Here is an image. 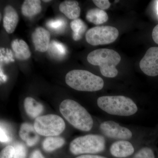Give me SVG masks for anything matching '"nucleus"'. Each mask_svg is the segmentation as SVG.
I'll return each mask as SVG.
<instances>
[{"instance_id": "f257e3e1", "label": "nucleus", "mask_w": 158, "mask_h": 158, "mask_svg": "<svg viewBox=\"0 0 158 158\" xmlns=\"http://www.w3.org/2000/svg\"><path fill=\"white\" fill-rule=\"evenodd\" d=\"M59 110L65 119L77 129L88 131L93 127L92 117L87 110L77 102L65 100L61 102Z\"/></svg>"}, {"instance_id": "ddd939ff", "label": "nucleus", "mask_w": 158, "mask_h": 158, "mask_svg": "<svg viewBox=\"0 0 158 158\" xmlns=\"http://www.w3.org/2000/svg\"><path fill=\"white\" fill-rule=\"evenodd\" d=\"M39 134L36 132L34 126L27 123L21 125L19 131V137L30 147L35 145L39 140Z\"/></svg>"}, {"instance_id": "7c9ffc66", "label": "nucleus", "mask_w": 158, "mask_h": 158, "mask_svg": "<svg viewBox=\"0 0 158 158\" xmlns=\"http://www.w3.org/2000/svg\"><path fill=\"white\" fill-rule=\"evenodd\" d=\"M76 158H107L101 156L94 155H82Z\"/></svg>"}, {"instance_id": "cd10ccee", "label": "nucleus", "mask_w": 158, "mask_h": 158, "mask_svg": "<svg viewBox=\"0 0 158 158\" xmlns=\"http://www.w3.org/2000/svg\"><path fill=\"white\" fill-rule=\"evenodd\" d=\"M93 3L100 9L105 10L110 8V3L108 0H94Z\"/></svg>"}, {"instance_id": "473e14b6", "label": "nucleus", "mask_w": 158, "mask_h": 158, "mask_svg": "<svg viewBox=\"0 0 158 158\" xmlns=\"http://www.w3.org/2000/svg\"><path fill=\"white\" fill-rule=\"evenodd\" d=\"M156 10H157V14L158 15V1H156Z\"/></svg>"}, {"instance_id": "a211bd4d", "label": "nucleus", "mask_w": 158, "mask_h": 158, "mask_svg": "<svg viewBox=\"0 0 158 158\" xmlns=\"http://www.w3.org/2000/svg\"><path fill=\"white\" fill-rule=\"evenodd\" d=\"M86 18L89 22L97 25L106 22L109 19L106 12L98 8H94L88 10L86 14Z\"/></svg>"}, {"instance_id": "c85d7f7f", "label": "nucleus", "mask_w": 158, "mask_h": 158, "mask_svg": "<svg viewBox=\"0 0 158 158\" xmlns=\"http://www.w3.org/2000/svg\"><path fill=\"white\" fill-rule=\"evenodd\" d=\"M30 158H45L43 155L42 153L39 150L34 151L30 156Z\"/></svg>"}, {"instance_id": "4468645a", "label": "nucleus", "mask_w": 158, "mask_h": 158, "mask_svg": "<svg viewBox=\"0 0 158 158\" xmlns=\"http://www.w3.org/2000/svg\"><path fill=\"white\" fill-rule=\"evenodd\" d=\"M60 11L70 19H78L81 14V8L76 1L66 0L60 3L59 6Z\"/></svg>"}, {"instance_id": "1a4fd4ad", "label": "nucleus", "mask_w": 158, "mask_h": 158, "mask_svg": "<svg viewBox=\"0 0 158 158\" xmlns=\"http://www.w3.org/2000/svg\"><path fill=\"white\" fill-rule=\"evenodd\" d=\"M139 66L142 71L148 76L158 75V47L148 50L140 61Z\"/></svg>"}, {"instance_id": "9d476101", "label": "nucleus", "mask_w": 158, "mask_h": 158, "mask_svg": "<svg viewBox=\"0 0 158 158\" xmlns=\"http://www.w3.org/2000/svg\"><path fill=\"white\" fill-rule=\"evenodd\" d=\"M32 38L36 51L44 52L48 49L51 43V34L48 30L38 27L32 34Z\"/></svg>"}, {"instance_id": "423d86ee", "label": "nucleus", "mask_w": 158, "mask_h": 158, "mask_svg": "<svg viewBox=\"0 0 158 158\" xmlns=\"http://www.w3.org/2000/svg\"><path fill=\"white\" fill-rule=\"evenodd\" d=\"M34 127L39 135L53 137L60 135L65 127L63 118L54 114L40 116L35 119Z\"/></svg>"}, {"instance_id": "9b49d317", "label": "nucleus", "mask_w": 158, "mask_h": 158, "mask_svg": "<svg viewBox=\"0 0 158 158\" xmlns=\"http://www.w3.org/2000/svg\"><path fill=\"white\" fill-rule=\"evenodd\" d=\"M110 152L113 156L118 158L127 157L135 152L132 144L126 140H120L112 144L110 148Z\"/></svg>"}, {"instance_id": "4be33fe9", "label": "nucleus", "mask_w": 158, "mask_h": 158, "mask_svg": "<svg viewBox=\"0 0 158 158\" xmlns=\"http://www.w3.org/2000/svg\"><path fill=\"white\" fill-rule=\"evenodd\" d=\"M66 24L65 19L59 18L48 21L46 25L47 27L52 31L59 33L64 31Z\"/></svg>"}, {"instance_id": "f8f14e48", "label": "nucleus", "mask_w": 158, "mask_h": 158, "mask_svg": "<svg viewBox=\"0 0 158 158\" xmlns=\"http://www.w3.org/2000/svg\"><path fill=\"white\" fill-rule=\"evenodd\" d=\"M19 20L18 14L12 6L8 5L5 7L3 18V26L8 34H12L16 29Z\"/></svg>"}, {"instance_id": "f3484780", "label": "nucleus", "mask_w": 158, "mask_h": 158, "mask_svg": "<svg viewBox=\"0 0 158 158\" xmlns=\"http://www.w3.org/2000/svg\"><path fill=\"white\" fill-rule=\"evenodd\" d=\"M39 0H26L22 6V13L25 17L31 18L39 14L42 7Z\"/></svg>"}, {"instance_id": "c756f323", "label": "nucleus", "mask_w": 158, "mask_h": 158, "mask_svg": "<svg viewBox=\"0 0 158 158\" xmlns=\"http://www.w3.org/2000/svg\"><path fill=\"white\" fill-rule=\"evenodd\" d=\"M152 37L154 42L158 44V24L153 30Z\"/></svg>"}, {"instance_id": "2f4dec72", "label": "nucleus", "mask_w": 158, "mask_h": 158, "mask_svg": "<svg viewBox=\"0 0 158 158\" xmlns=\"http://www.w3.org/2000/svg\"><path fill=\"white\" fill-rule=\"evenodd\" d=\"M0 77H1V82H6L7 80V77L6 74H4L3 71V69H2V67H1L0 69Z\"/></svg>"}, {"instance_id": "39448f33", "label": "nucleus", "mask_w": 158, "mask_h": 158, "mask_svg": "<svg viewBox=\"0 0 158 158\" xmlns=\"http://www.w3.org/2000/svg\"><path fill=\"white\" fill-rule=\"evenodd\" d=\"M106 148V140L103 136L98 135H88L74 139L69 145L73 154L87 155L104 151Z\"/></svg>"}, {"instance_id": "6e6552de", "label": "nucleus", "mask_w": 158, "mask_h": 158, "mask_svg": "<svg viewBox=\"0 0 158 158\" xmlns=\"http://www.w3.org/2000/svg\"><path fill=\"white\" fill-rule=\"evenodd\" d=\"M100 129L104 135L113 139L127 140L132 137V133L129 129L123 127L112 120L102 123Z\"/></svg>"}, {"instance_id": "aec40b11", "label": "nucleus", "mask_w": 158, "mask_h": 158, "mask_svg": "<svg viewBox=\"0 0 158 158\" xmlns=\"http://www.w3.org/2000/svg\"><path fill=\"white\" fill-rule=\"evenodd\" d=\"M70 27L73 31V39L75 41L81 39L88 28L86 24L80 19L73 20L70 23Z\"/></svg>"}, {"instance_id": "f03ea898", "label": "nucleus", "mask_w": 158, "mask_h": 158, "mask_svg": "<svg viewBox=\"0 0 158 158\" xmlns=\"http://www.w3.org/2000/svg\"><path fill=\"white\" fill-rule=\"evenodd\" d=\"M87 60L91 65L99 66L101 73L103 76L113 78L118 74L116 67L121 61V57L113 50L101 48L90 52Z\"/></svg>"}, {"instance_id": "b1692460", "label": "nucleus", "mask_w": 158, "mask_h": 158, "mask_svg": "<svg viewBox=\"0 0 158 158\" xmlns=\"http://www.w3.org/2000/svg\"><path fill=\"white\" fill-rule=\"evenodd\" d=\"M11 133L6 124L1 122L0 127V141L2 143H7L11 140Z\"/></svg>"}, {"instance_id": "a878e982", "label": "nucleus", "mask_w": 158, "mask_h": 158, "mask_svg": "<svg viewBox=\"0 0 158 158\" xmlns=\"http://www.w3.org/2000/svg\"><path fill=\"white\" fill-rule=\"evenodd\" d=\"M13 147L15 149L13 158H25L27 150L23 144L20 142H17L15 144Z\"/></svg>"}, {"instance_id": "72a5a7b5", "label": "nucleus", "mask_w": 158, "mask_h": 158, "mask_svg": "<svg viewBox=\"0 0 158 158\" xmlns=\"http://www.w3.org/2000/svg\"><path fill=\"white\" fill-rule=\"evenodd\" d=\"M44 2H51V1H43Z\"/></svg>"}, {"instance_id": "dca6fc26", "label": "nucleus", "mask_w": 158, "mask_h": 158, "mask_svg": "<svg viewBox=\"0 0 158 158\" xmlns=\"http://www.w3.org/2000/svg\"><path fill=\"white\" fill-rule=\"evenodd\" d=\"M24 107L27 114L32 118L39 117L44 111L43 106L31 97L25 99Z\"/></svg>"}, {"instance_id": "7ed1b4c3", "label": "nucleus", "mask_w": 158, "mask_h": 158, "mask_svg": "<svg viewBox=\"0 0 158 158\" xmlns=\"http://www.w3.org/2000/svg\"><path fill=\"white\" fill-rule=\"evenodd\" d=\"M65 81L70 88L79 91H98L102 89L104 85L101 77L81 69H74L69 72L65 76Z\"/></svg>"}, {"instance_id": "bb28decb", "label": "nucleus", "mask_w": 158, "mask_h": 158, "mask_svg": "<svg viewBox=\"0 0 158 158\" xmlns=\"http://www.w3.org/2000/svg\"><path fill=\"white\" fill-rule=\"evenodd\" d=\"M14 153V148L9 145L2 150L0 154V158H13Z\"/></svg>"}, {"instance_id": "2eb2a0df", "label": "nucleus", "mask_w": 158, "mask_h": 158, "mask_svg": "<svg viewBox=\"0 0 158 158\" xmlns=\"http://www.w3.org/2000/svg\"><path fill=\"white\" fill-rule=\"evenodd\" d=\"M11 46L15 57L19 60H27L31 57V51L24 40L18 39L14 40L11 42Z\"/></svg>"}, {"instance_id": "20e7f679", "label": "nucleus", "mask_w": 158, "mask_h": 158, "mask_svg": "<svg viewBox=\"0 0 158 158\" xmlns=\"http://www.w3.org/2000/svg\"><path fill=\"white\" fill-rule=\"evenodd\" d=\"M97 105L103 111L115 116H132L138 110L131 99L121 95L100 97L98 99Z\"/></svg>"}, {"instance_id": "412c9836", "label": "nucleus", "mask_w": 158, "mask_h": 158, "mask_svg": "<svg viewBox=\"0 0 158 158\" xmlns=\"http://www.w3.org/2000/svg\"><path fill=\"white\" fill-rule=\"evenodd\" d=\"M48 49L51 55L56 58L59 59L65 56L67 52V50L65 46L63 44L56 40L51 41Z\"/></svg>"}, {"instance_id": "5701e85b", "label": "nucleus", "mask_w": 158, "mask_h": 158, "mask_svg": "<svg viewBox=\"0 0 158 158\" xmlns=\"http://www.w3.org/2000/svg\"><path fill=\"white\" fill-rule=\"evenodd\" d=\"M13 53L11 50L8 48H1L0 50V61L1 64L4 62L8 64L10 62H14Z\"/></svg>"}, {"instance_id": "0eeeda50", "label": "nucleus", "mask_w": 158, "mask_h": 158, "mask_svg": "<svg viewBox=\"0 0 158 158\" xmlns=\"http://www.w3.org/2000/svg\"><path fill=\"white\" fill-rule=\"evenodd\" d=\"M118 36V31L116 28L111 26H98L87 31L86 40L91 45H104L114 42Z\"/></svg>"}, {"instance_id": "6ab92c4d", "label": "nucleus", "mask_w": 158, "mask_h": 158, "mask_svg": "<svg viewBox=\"0 0 158 158\" xmlns=\"http://www.w3.org/2000/svg\"><path fill=\"white\" fill-rule=\"evenodd\" d=\"M65 142V140L62 137H48L43 142V148L46 152H52L62 147Z\"/></svg>"}, {"instance_id": "393cba45", "label": "nucleus", "mask_w": 158, "mask_h": 158, "mask_svg": "<svg viewBox=\"0 0 158 158\" xmlns=\"http://www.w3.org/2000/svg\"><path fill=\"white\" fill-rule=\"evenodd\" d=\"M154 153L149 147L142 148L136 153L133 158H155Z\"/></svg>"}]
</instances>
